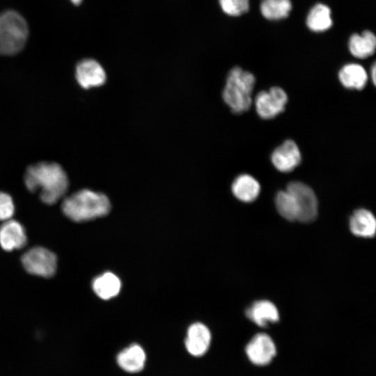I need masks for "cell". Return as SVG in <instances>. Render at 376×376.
Instances as JSON below:
<instances>
[{"label":"cell","instance_id":"14","mask_svg":"<svg viewBox=\"0 0 376 376\" xmlns=\"http://www.w3.org/2000/svg\"><path fill=\"white\" fill-rule=\"evenodd\" d=\"M246 317L260 327L274 323L279 319L276 306L269 301L260 300L253 303L246 310Z\"/></svg>","mask_w":376,"mask_h":376},{"label":"cell","instance_id":"3","mask_svg":"<svg viewBox=\"0 0 376 376\" xmlns=\"http://www.w3.org/2000/svg\"><path fill=\"white\" fill-rule=\"evenodd\" d=\"M255 82V77L250 72L240 67H235L230 70L222 92V97L231 111L239 114L249 109L252 103L251 94Z\"/></svg>","mask_w":376,"mask_h":376},{"label":"cell","instance_id":"2","mask_svg":"<svg viewBox=\"0 0 376 376\" xmlns=\"http://www.w3.org/2000/svg\"><path fill=\"white\" fill-rule=\"evenodd\" d=\"M108 197L100 192L84 189L65 198L62 211L70 219L83 222L107 215L111 210Z\"/></svg>","mask_w":376,"mask_h":376},{"label":"cell","instance_id":"11","mask_svg":"<svg viewBox=\"0 0 376 376\" xmlns=\"http://www.w3.org/2000/svg\"><path fill=\"white\" fill-rule=\"evenodd\" d=\"M210 342L211 333L204 324L195 322L189 327L185 345L191 355L194 357L204 355L209 349Z\"/></svg>","mask_w":376,"mask_h":376},{"label":"cell","instance_id":"12","mask_svg":"<svg viewBox=\"0 0 376 376\" xmlns=\"http://www.w3.org/2000/svg\"><path fill=\"white\" fill-rule=\"evenodd\" d=\"M26 240L25 230L19 222L9 219L0 226V245L5 251L21 249Z\"/></svg>","mask_w":376,"mask_h":376},{"label":"cell","instance_id":"19","mask_svg":"<svg viewBox=\"0 0 376 376\" xmlns=\"http://www.w3.org/2000/svg\"><path fill=\"white\" fill-rule=\"evenodd\" d=\"M338 78L345 88L361 90L366 85L368 75L362 65L358 63H349L340 70Z\"/></svg>","mask_w":376,"mask_h":376},{"label":"cell","instance_id":"17","mask_svg":"<svg viewBox=\"0 0 376 376\" xmlns=\"http://www.w3.org/2000/svg\"><path fill=\"white\" fill-rule=\"evenodd\" d=\"M350 53L356 58H366L372 56L375 51L376 38L370 31H364L361 34L354 33L349 40Z\"/></svg>","mask_w":376,"mask_h":376},{"label":"cell","instance_id":"5","mask_svg":"<svg viewBox=\"0 0 376 376\" xmlns=\"http://www.w3.org/2000/svg\"><path fill=\"white\" fill-rule=\"evenodd\" d=\"M293 196L297 208V220L302 223L313 221L318 215V199L313 190L307 185L294 181L286 189Z\"/></svg>","mask_w":376,"mask_h":376},{"label":"cell","instance_id":"8","mask_svg":"<svg viewBox=\"0 0 376 376\" xmlns=\"http://www.w3.org/2000/svg\"><path fill=\"white\" fill-rule=\"evenodd\" d=\"M245 352L249 361L257 366L270 363L276 353V345L267 334L255 335L246 346Z\"/></svg>","mask_w":376,"mask_h":376},{"label":"cell","instance_id":"18","mask_svg":"<svg viewBox=\"0 0 376 376\" xmlns=\"http://www.w3.org/2000/svg\"><path fill=\"white\" fill-rule=\"evenodd\" d=\"M92 288L96 295L102 299L107 300L118 295L121 281L115 274L107 272L93 279Z\"/></svg>","mask_w":376,"mask_h":376},{"label":"cell","instance_id":"7","mask_svg":"<svg viewBox=\"0 0 376 376\" xmlns=\"http://www.w3.org/2000/svg\"><path fill=\"white\" fill-rule=\"evenodd\" d=\"M288 102L286 93L277 86L268 91H260L255 99L258 114L263 119H271L283 111Z\"/></svg>","mask_w":376,"mask_h":376},{"label":"cell","instance_id":"25","mask_svg":"<svg viewBox=\"0 0 376 376\" xmlns=\"http://www.w3.org/2000/svg\"><path fill=\"white\" fill-rule=\"evenodd\" d=\"M371 77H372V80H373V82L374 84H375V78H376V65H375V63H374L372 66V68H371Z\"/></svg>","mask_w":376,"mask_h":376},{"label":"cell","instance_id":"26","mask_svg":"<svg viewBox=\"0 0 376 376\" xmlns=\"http://www.w3.org/2000/svg\"><path fill=\"white\" fill-rule=\"evenodd\" d=\"M81 1L82 0H71V1L75 5H79Z\"/></svg>","mask_w":376,"mask_h":376},{"label":"cell","instance_id":"21","mask_svg":"<svg viewBox=\"0 0 376 376\" xmlns=\"http://www.w3.org/2000/svg\"><path fill=\"white\" fill-rule=\"evenodd\" d=\"M260 9L265 18L279 20L288 16L292 10V3L290 0H262Z\"/></svg>","mask_w":376,"mask_h":376},{"label":"cell","instance_id":"23","mask_svg":"<svg viewBox=\"0 0 376 376\" xmlns=\"http://www.w3.org/2000/svg\"><path fill=\"white\" fill-rule=\"evenodd\" d=\"M221 10L230 16H240L246 13L249 0H219Z\"/></svg>","mask_w":376,"mask_h":376},{"label":"cell","instance_id":"10","mask_svg":"<svg viewBox=\"0 0 376 376\" xmlns=\"http://www.w3.org/2000/svg\"><path fill=\"white\" fill-rule=\"evenodd\" d=\"M271 160L277 170L288 173L300 164L301 155L297 145L292 140H286L273 151Z\"/></svg>","mask_w":376,"mask_h":376},{"label":"cell","instance_id":"15","mask_svg":"<svg viewBox=\"0 0 376 376\" xmlns=\"http://www.w3.org/2000/svg\"><path fill=\"white\" fill-rule=\"evenodd\" d=\"M350 228L358 237H371L376 232L375 216L366 209H358L350 218Z\"/></svg>","mask_w":376,"mask_h":376},{"label":"cell","instance_id":"16","mask_svg":"<svg viewBox=\"0 0 376 376\" xmlns=\"http://www.w3.org/2000/svg\"><path fill=\"white\" fill-rule=\"evenodd\" d=\"M231 189L240 201L249 203L255 201L260 191L259 182L249 174H242L233 182Z\"/></svg>","mask_w":376,"mask_h":376},{"label":"cell","instance_id":"20","mask_svg":"<svg viewBox=\"0 0 376 376\" xmlns=\"http://www.w3.org/2000/svg\"><path fill=\"white\" fill-rule=\"evenodd\" d=\"M331 11L325 4L318 3L309 11L306 17L308 28L314 32H323L332 26Z\"/></svg>","mask_w":376,"mask_h":376},{"label":"cell","instance_id":"9","mask_svg":"<svg viewBox=\"0 0 376 376\" xmlns=\"http://www.w3.org/2000/svg\"><path fill=\"white\" fill-rule=\"evenodd\" d=\"M76 79L79 84L85 89L103 85L107 79L103 67L95 60L86 58L76 67Z\"/></svg>","mask_w":376,"mask_h":376},{"label":"cell","instance_id":"4","mask_svg":"<svg viewBox=\"0 0 376 376\" xmlns=\"http://www.w3.org/2000/svg\"><path fill=\"white\" fill-rule=\"evenodd\" d=\"M27 36L26 22L19 14L7 11L0 15V54L11 55L20 51Z\"/></svg>","mask_w":376,"mask_h":376},{"label":"cell","instance_id":"6","mask_svg":"<svg viewBox=\"0 0 376 376\" xmlns=\"http://www.w3.org/2000/svg\"><path fill=\"white\" fill-rule=\"evenodd\" d=\"M22 263L29 274L45 278L52 277L57 267L56 255L41 246L33 247L26 252L22 257Z\"/></svg>","mask_w":376,"mask_h":376},{"label":"cell","instance_id":"24","mask_svg":"<svg viewBox=\"0 0 376 376\" xmlns=\"http://www.w3.org/2000/svg\"><path fill=\"white\" fill-rule=\"evenodd\" d=\"M15 212V206L11 196L0 191V221H7L11 219Z\"/></svg>","mask_w":376,"mask_h":376},{"label":"cell","instance_id":"22","mask_svg":"<svg viewBox=\"0 0 376 376\" xmlns=\"http://www.w3.org/2000/svg\"><path fill=\"white\" fill-rule=\"evenodd\" d=\"M275 203L277 211L283 218L291 221L297 220V205L292 195L287 189L277 193Z\"/></svg>","mask_w":376,"mask_h":376},{"label":"cell","instance_id":"13","mask_svg":"<svg viewBox=\"0 0 376 376\" xmlns=\"http://www.w3.org/2000/svg\"><path fill=\"white\" fill-rule=\"evenodd\" d=\"M146 361V354L141 346L132 344L121 350L116 357V362L124 371L136 373L143 370Z\"/></svg>","mask_w":376,"mask_h":376},{"label":"cell","instance_id":"1","mask_svg":"<svg viewBox=\"0 0 376 376\" xmlns=\"http://www.w3.org/2000/svg\"><path fill=\"white\" fill-rule=\"evenodd\" d=\"M24 182L30 191H39L41 201L48 205L56 203L68 188L65 171L54 162H42L29 166L26 170Z\"/></svg>","mask_w":376,"mask_h":376}]
</instances>
